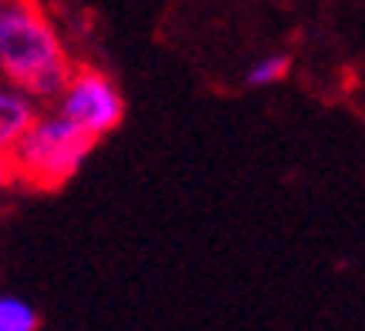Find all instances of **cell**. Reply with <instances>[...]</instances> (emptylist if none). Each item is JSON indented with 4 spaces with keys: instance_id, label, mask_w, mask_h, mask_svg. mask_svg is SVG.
I'll use <instances>...</instances> for the list:
<instances>
[{
    "instance_id": "cell-5",
    "label": "cell",
    "mask_w": 365,
    "mask_h": 331,
    "mask_svg": "<svg viewBox=\"0 0 365 331\" xmlns=\"http://www.w3.org/2000/svg\"><path fill=\"white\" fill-rule=\"evenodd\" d=\"M41 315L31 301L17 295H0V331H37Z\"/></svg>"
},
{
    "instance_id": "cell-7",
    "label": "cell",
    "mask_w": 365,
    "mask_h": 331,
    "mask_svg": "<svg viewBox=\"0 0 365 331\" xmlns=\"http://www.w3.org/2000/svg\"><path fill=\"white\" fill-rule=\"evenodd\" d=\"M14 177V167H11V161H7V154H0V188L7 184Z\"/></svg>"
},
{
    "instance_id": "cell-1",
    "label": "cell",
    "mask_w": 365,
    "mask_h": 331,
    "mask_svg": "<svg viewBox=\"0 0 365 331\" xmlns=\"http://www.w3.org/2000/svg\"><path fill=\"white\" fill-rule=\"evenodd\" d=\"M0 74L27 98H57L71 67L34 0H0Z\"/></svg>"
},
{
    "instance_id": "cell-2",
    "label": "cell",
    "mask_w": 365,
    "mask_h": 331,
    "mask_svg": "<svg viewBox=\"0 0 365 331\" xmlns=\"http://www.w3.org/2000/svg\"><path fill=\"white\" fill-rule=\"evenodd\" d=\"M94 134L78 127L61 114H47V117H34L27 131L11 144L7 161L14 167V177H27L31 184L41 188H54L61 181L74 174L81 161L88 157L94 147Z\"/></svg>"
},
{
    "instance_id": "cell-3",
    "label": "cell",
    "mask_w": 365,
    "mask_h": 331,
    "mask_svg": "<svg viewBox=\"0 0 365 331\" xmlns=\"http://www.w3.org/2000/svg\"><path fill=\"white\" fill-rule=\"evenodd\" d=\"M57 114L91 131L94 137L114 131L124 117V100L114 84L98 70H78L71 74L64 90L57 94Z\"/></svg>"
},
{
    "instance_id": "cell-4",
    "label": "cell",
    "mask_w": 365,
    "mask_h": 331,
    "mask_svg": "<svg viewBox=\"0 0 365 331\" xmlns=\"http://www.w3.org/2000/svg\"><path fill=\"white\" fill-rule=\"evenodd\" d=\"M34 117V98L17 88H0V154L11 151V144L27 131Z\"/></svg>"
},
{
    "instance_id": "cell-6",
    "label": "cell",
    "mask_w": 365,
    "mask_h": 331,
    "mask_svg": "<svg viewBox=\"0 0 365 331\" xmlns=\"http://www.w3.org/2000/svg\"><path fill=\"white\" fill-rule=\"evenodd\" d=\"M288 67H292V57L288 54L262 57V61L248 70V88H268V84H278V80L288 74Z\"/></svg>"
}]
</instances>
